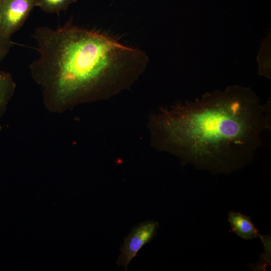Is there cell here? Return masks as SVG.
I'll return each mask as SVG.
<instances>
[{
	"mask_svg": "<svg viewBox=\"0 0 271 271\" xmlns=\"http://www.w3.org/2000/svg\"><path fill=\"white\" fill-rule=\"evenodd\" d=\"M36 7L50 14H59L66 11L70 6L77 0H35Z\"/></svg>",
	"mask_w": 271,
	"mask_h": 271,
	"instance_id": "cell-7",
	"label": "cell"
},
{
	"mask_svg": "<svg viewBox=\"0 0 271 271\" xmlns=\"http://www.w3.org/2000/svg\"><path fill=\"white\" fill-rule=\"evenodd\" d=\"M159 222L154 220L142 222L135 226L125 238L117 259L118 266L127 270L129 263L138 251L155 236Z\"/></svg>",
	"mask_w": 271,
	"mask_h": 271,
	"instance_id": "cell-3",
	"label": "cell"
},
{
	"mask_svg": "<svg viewBox=\"0 0 271 271\" xmlns=\"http://www.w3.org/2000/svg\"><path fill=\"white\" fill-rule=\"evenodd\" d=\"M33 36L38 55L30 72L46 108L53 112L127 88L149 63L143 50L76 25L72 18L55 29L37 27Z\"/></svg>",
	"mask_w": 271,
	"mask_h": 271,
	"instance_id": "cell-2",
	"label": "cell"
},
{
	"mask_svg": "<svg viewBox=\"0 0 271 271\" xmlns=\"http://www.w3.org/2000/svg\"><path fill=\"white\" fill-rule=\"evenodd\" d=\"M35 0H0V32L11 38L24 25L33 9Z\"/></svg>",
	"mask_w": 271,
	"mask_h": 271,
	"instance_id": "cell-4",
	"label": "cell"
},
{
	"mask_svg": "<svg viewBox=\"0 0 271 271\" xmlns=\"http://www.w3.org/2000/svg\"><path fill=\"white\" fill-rule=\"evenodd\" d=\"M13 45L11 38L6 37L0 32V63L7 56Z\"/></svg>",
	"mask_w": 271,
	"mask_h": 271,
	"instance_id": "cell-8",
	"label": "cell"
},
{
	"mask_svg": "<svg viewBox=\"0 0 271 271\" xmlns=\"http://www.w3.org/2000/svg\"><path fill=\"white\" fill-rule=\"evenodd\" d=\"M228 221L232 231L243 239H252L260 236L249 216L239 212L230 211L228 213Z\"/></svg>",
	"mask_w": 271,
	"mask_h": 271,
	"instance_id": "cell-5",
	"label": "cell"
},
{
	"mask_svg": "<svg viewBox=\"0 0 271 271\" xmlns=\"http://www.w3.org/2000/svg\"><path fill=\"white\" fill-rule=\"evenodd\" d=\"M16 84L11 74L0 69V120L13 96ZM2 126L0 124V129Z\"/></svg>",
	"mask_w": 271,
	"mask_h": 271,
	"instance_id": "cell-6",
	"label": "cell"
},
{
	"mask_svg": "<svg viewBox=\"0 0 271 271\" xmlns=\"http://www.w3.org/2000/svg\"><path fill=\"white\" fill-rule=\"evenodd\" d=\"M268 105L238 85L206 93L154 117L156 145L179 157L183 165L229 174L252 163L261 133L269 127Z\"/></svg>",
	"mask_w": 271,
	"mask_h": 271,
	"instance_id": "cell-1",
	"label": "cell"
}]
</instances>
